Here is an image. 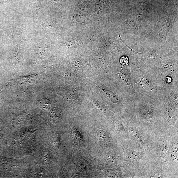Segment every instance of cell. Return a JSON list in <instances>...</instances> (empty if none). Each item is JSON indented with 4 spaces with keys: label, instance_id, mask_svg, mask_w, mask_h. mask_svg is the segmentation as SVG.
<instances>
[{
    "label": "cell",
    "instance_id": "cell-1",
    "mask_svg": "<svg viewBox=\"0 0 178 178\" xmlns=\"http://www.w3.org/2000/svg\"><path fill=\"white\" fill-rule=\"evenodd\" d=\"M137 70L131 69L134 88L139 94L150 96H162L165 88L161 73L156 68L138 65Z\"/></svg>",
    "mask_w": 178,
    "mask_h": 178
},
{
    "label": "cell",
    "instance_id": "cell-2",
    "mask_svg": "<svg viewBox=\"0 0 178 178\" xmlns=\"http://www.w3.org/2000/svg\"><path fill=\"white\" fill-rule=\"evenodd\" d=\"M109 6V0H96L95 7L96 13L99 16L104 15L108 12Z\"/></svg>",
    "mask_w": 178,
    "mask_h": 178
},
{
    "label": "cell",
    "instance_id": "cell-3",
    "mask_svg": "<svg viewBox=\"0 0 178 178\" xmlns=\"http://www.w3.org/2000/svg\"><path fill=\"white\" fill-rule=\"evenodd\" d=\"M124 156L126 160L132 162H137L140 160L143 156L142 152H137L125 148Z\"/></svg>",
    "mask_w": 178,
    "mask_h": 178
},
{
    "label": "cell",
    "instance_id": "cell-4",
    "mask_svg": "<svg viewBox=\"0 0 178 178\" xmlns=\"http://www.w3.org/2000/svg\"><path fill=\"white\" fill-rule=\"evenodd\" d=\"M103 91L105 96L109 101L113 103H117L119 102L118 96L112 91L107 89H105Z\"/></svg>",
    "mask_w": 178,
    "mask_h": 178
},
{
    "label": "cell",
    "instance_id": "cell-5",
    "mask_svg": "<svg viewBox=\"0 0 178 178\" xmlns=\"http://www.w3.org/2000/svg\"><path fill=\"white\" fill-rule=\"evenodd\" d=\"M36 75H31V76L20 77L18 81L20 84H28L33 83L36 78Z\"/></svg>",
    "mask_w": 178,
    "mask_h": 178
},
{
    "label": "cell",
    "instance_id": "cell-6",
    "mask_svg": "<svg viewBox=\"0 0 178 178\" xmlns=\"http://www.w3.org/2000/svg\"><path fill=\"white\" fill-rule=\"evenodd\" d=\"M59 115V112L58 109L54 108L50 111L49 114V118L51 121H55L57 120Z\"/></svg>",
    "mask_w": 178,
    "mask_h": 178
},
{
    "label": "cell",
    "instance_id": "cell-7",
    "mask_svg": "<svg viewBox=\"0 0 178 178\" xmlns=\"http://www.w3.org/2000/svg\"><path fill=\"white\" fill-rule=\"evenodd\" d=\"M40 107L43 111H48L50 108V102L49 100L43 99L40 102Z\"/></svg>",
    "mask_w": 178,
    "mask_h": 178
},
{
    "label": "cell",
    "instance_id": "cell-8",
    "mask_svg": "<svg viewBox=\"0 0 178 178\" xmlns=\"http://www.w3.org/2000/svg\"><path fill=\"white\" fill-rule=\"evenodd\" d=\"M129 133L132 138L138 141H140L141 138L138 132L133 127H130L128 129Z\"/></svg>",
    "mask_w": 178,
    "mask_h": 178
},
{
    "label": "cell",
    "instance_id": "cell-9",
    "mask_svg": "<svg viewBox=\"0 0 178 178\" xmlns=\"http://www.w3.org/2000/svg\"><path fill=\"white\" fill-rule=\"evenodd\" d=\"M97 135L100 140L102 141L106 142L109 140V135L106 132L102 130L99 131L98 132Z\"/></svg>",
    "mask_w": 178,
    "mask_h": 178
},
{
    "label": "cell",
    "instance_id": "cell-10",
    "mask_svg": "<svg viewBox=\"0 0 178 178\" xmlns=\"http://www.w3.org/2000/svg\"><path fill=\"white\" fill-rule=\"evenodd\" d=\"M162 152L163 154H165L167 151V143L166 140H163L162 142Z\"/></svg>",
    "mask_w": 178,
    "mask_h": 178
}]
</instances>
